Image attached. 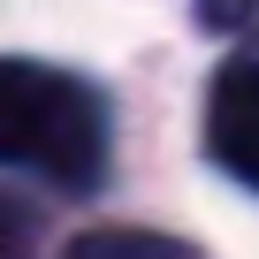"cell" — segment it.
<instances>
[{"instance_id":"1","label":"cell","mask_w":259,"mask_h":259,"mask_svg":"<svg viewBox=\"0 0 259 259\" xmlns=\"http://www.w3.org/2000/svg\"><path fill=\"white\" fill-rule=\"evenodd\" d=\"M0 168H31L61 191L107 176V107L84 76L0 54Z\"/></svg>"},{"instance_id":"2","label":"cell","mask_w":259,"mask_h":259,"mask_svg":"<svg viewBox=\"0 0 259 259\" xmlns=\"http://www.w3.org/2000/svg\"><path fill=\"white\" fill-rule=\"evenodd\" d=\"M206 145L244 191H259V54L221 61V76L206 92Z\"/></svg>"},{"instance_id":"3","label":"cell","mask_w":259,"mask_h":259,"mask_svg":"<svg viewBox=\"0 0 259 259\" xmlns=\"http://www.w3.org/2000/svg\"><path fill=\"white\" fill-rule=\"evenodd\" d=\"M61 259H198V251L176 244V236H153V229H92Z\"/></svg>"},{"instance_id":"4","label":"cell","mask_w":259,"mask_h":259,"mask_svg":"<svg viewBox=\"0 0 259 259\" xmlns=\"http://www.w3.org/2000/svg\"><path fill=\"white\" fill-rule=\"evenodd\" d=\"M0 259H31V206L0 191Z\"/></svg>"}]
</instances>
